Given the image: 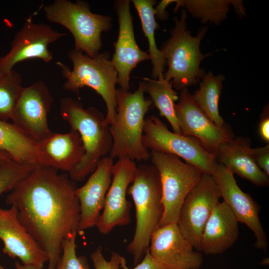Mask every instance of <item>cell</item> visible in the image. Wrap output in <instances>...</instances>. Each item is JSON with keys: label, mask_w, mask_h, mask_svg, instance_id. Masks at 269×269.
Instances as JSON below:
<instances>
[{"label": "cell", "mask_w": 269, "mask_h": 269, "mask_svg": "<svg viewBox=\"0 0 269 269\" xmlns=\"http://www.w3.org/2000/svg\"><path fill=\"white\" fill-rule=\"evenodd\" d=\"M76 189L68 175L38 165L6 197V203L16 208L19 221L47 254V269H56L63 240L78 231Z\"/></svg>", "instance_id": "obj_1"}, {"label": "cell", "mask_w": 269, "mask_h": 269, "mask_svg": "<svg viewBox=\"0 0 269 269\" xmlns=\"http://www.w3.org/2000/svg\"><path fill=\"white\" fill-rule=\"evenodd\" d=\"M145 83L141 81L134 92L116 89V113L110 125L112 146L109 157L112 159L128 158L132 160L147 161L150 153L142 142L145 116L152 106L146 99Z\"/></svg>", "instance_id": "obj_2"}, {"label": "cell", "mask_w": 269, "mask_h": 269, "mask_svg": "<svg viewBox=\"0 0 269 269\" xmlns=\"http://www.w3.org/2000/svg\"><path fill=\"white\" fill-rule=\"evenodd\" d=\"M60 112L71 128L78 132L83 144V158L68 172L72 180L81 181L94 172L102 158L110 153L113 143L110 126L97 109L84 108L79 101L70 97L61 99Z\"/></svg>", "instance_id": "obj_3"}, {"label": "cell", "mask_w": 269, "mask_h": 269, "mask_svg": "<svg viewBox=\"0 0 269 269\" xmlns=\"http://www.w3.org/2000/svg\"><path fill=\"white\" fill-rule=\"evenodd\" d=\"M127 194L131 196L135 205L136 223L134 237L126 249L133 256L135 266L148 249L151 235L159 227L163 213L161 184L154 165L137 166Z\"/></svg>", "instance_id": "obj_4"}, {"label": "cell", "mask_w": 269, "mask_h": 269, "mask_svg": "<svg viewBox=\"0 0 269 269\" xmlns=\"http://www.w3.org/2000/svg\"><path fill=\"white\" fill-rule=\"evenodd\" d=\"M186 20V11L183 9L180 17L174 18L171 36L160 49L168 66L164 78L171 83L174 89L180 91L200 82L205 74L200 64L207 56L201 52L200 44L207 27L200 28L193 36L187 29Z\"/></svg>", "instance_id": "obj_5"}, {"label": "cell", "mask_w": 269, "mask_h": 269, "mask_svg": "<svg viewBox=\"0 0 269 269\" xmlns=\"http://www.w3.org/2000/svg\"><path fill=\"white\" fill-rule=\"evenodd\" d=\"M73 67L58 62L66 79L63 87L66 91L78 94L85 87L92 88L100 95L106 107V122L110 126L116 113L117 73L107 52L99 53L91 57L74 48L68 54Z\"/></svg>", "instance_id": "obj_6"}, {"label": "cell", "mask_w": 269, "mask_h": 269, "mask_svg": "<svg viewBox=\"0 0 269 269\" xmlns=\"http://www.w3.org/2000/svg\"><path fill=\"white\" fill-rule=\"evenodd\" d=\"M47 20L67 28L74 40V49L93 57L100 53L101 34L112 27L111 17L93 13L87 2L55 0L44 5Z\"/></svg>", "instance_id": "obj_7"}, {"label": "cell", "mask_w": 269, "mask_h": 269, "mask_svg": "<svg viewBox=\"0 0 269 269\" xmlns=\"http://www.w3.org/2000/svg\"><path fill=\"white\" fill-rule=\"evenodd\" d=\"M150 159L159 173L162 187L163 213L159 227L177 223L186 197L203 172L171 154L151 151Z\"/></svg>", "instance_id": "obj_8"}, {"label": "cell", "mask_w": 269, "mask_h": 269, "mask_svg": "<svg viewBox=\"0 0 269 269\" xmlns=\"http://www.w3.org/2000/svg\"><path fill=\"white\" fill-rule=\"evenodd\" d=\"M142 142L148 150L175 155L203 173L210 174L216 162L215 155L208 152L197 139L170 131L154 115L145 119Z\"/></svg>", "instance_id": "obj_9"}, {"label": "cell", "mask_w": 269, "mask_h": 269, "mask_svg": "<svg viewBox=\"0 0 269 269\" xmlns=\"http://www.w3.org/2000/svg\"><path fill=\"white\" fill-rule=\"evenodd\" d=\"M220 198L212 176L203 173L180 208L178 226L183 236L199 252L204 228Z\"/></svg>", "instance_id": "obj_10"}, {"label": "cell", "mask_w": 269, "mask_h": 269, "mask_svg": "<svg viewBox=\"0 0 269 269\" xmlns=\"http://www.w3.org/2000/svg\"><path fill=\"white\" fill-rule=\"evenodd\" d=\"M210 175L221 197L232 212L238 223L244 224L253 233L254 247L266 252L268 247L266 234L259 218L260 207L252 197L238 185L234 174L217 161Z\"/></svg>", "instance_id": "obj_11"}, {"label": "cell", "mask_w": 269, "mask_h": 269, "mask_svg": "<svg viewBox=\"0 0 269 269\" xmlns=\"http://www.w3.org/2000/svg\"><path fill=\"white\" fill-rule=\"evenodd\" d=\"M53 97L43 81L24 87L14 109L12 123L29 138L37 143L52 131L48 115Z\"/></svg>", "instance_id": "obj_12"}, {"label": "cell", "mask_w": 269, "mask_h": 269, "mask_svg": "<svg viewBox=\"0 0 269 269\" xmlns=\"http://www.w3.org/2000/svg\"><path fill=\"white\" fill-rule=\"evenodd\" d=\"M67 35L48 24L35 23L29 16L15 33L9 52L0 57V70L11 71L17 63L30 59L49 62L53 54L48 48L49 45Z\"/></svg>", "instance_id": "obj_13"}, {"label": "cell", "mask_w": 269, "mask_h": 269, "mask_svg": "<svg viewBox=\"0 0 269 269\" xmlns=\"http://www.w3.org/2000/svg\"><path fill=\"white\" fill-rule=\"evenodd\" d=\"M137 167L128 158H119L114 164L103 211L95 226L100 233L108 234L115 227L126 226L131 221V203L127 199V189L134 179Z\"/></svg>", "instance_id": "obj_14"}, {"label": "cell", "mask_w": 269, "mask_h": 269, "mask_svg": "<svg viewBox=\"0 0 269 269\" xmlns=\"http://www.w3.org/2000/svg\"><path fill=\"white\" fill-rule=\"evenodd\" d=\"M175 109L182 134L197 139L209 152L215 155L219 146L232 140L234 134L226 125L215 124L199 108L188 89L181 91Z\"/></svg>", "instance_id": "obj_15"}, {"label": "cell", "mask_w": 269, "mask_h": 269, "mask_svg": "<svg viewBox=\"0 0 269 269\" xmlns=\"http://www.w3.org/2000/svg\"><path fill=\"white\" fill-rule=\"evenodd\" d=\"M148 250L167 269H200L202 253L183 236L177 223L159 227L152 234Z\"/></svg>", "instance_id": "obj_16"}, {"label": "cell", "mask_w": 269, "mask_h": 269, "mask_svg": "<svg viewBox=\"0 0 269 269\" xmlns=\"http://www.w3.org/2000/svg\"><path fill=\"white\" fill-rule=\"evenodd\" d=\"M130 3L129 0H119L115 2L119 31L111 59L117 73V84L121 89L126 91L129 90L132 71L140 62L150 60L148 53L142 50L136 41Z\"/></svg>", "instance_id": "obj_17"}, {"label": "cell", "mask_w": 269, "mask_h": 269, "mask_svg": "<svg viewBox=\"0 0 269 269\" xmlns=\"http://www.w3.org/2000/svg\"><path fill=\"white\" fill-rule=\"evenodd\" d=\"M0 239L4 244L3 252L18 258L23 265L43 267L48 262L46 252L19 221L14 206L7 209L0 207Z\"/></svg>", "instance_id": "obj_18"}, {"label": "cell", "mask_w": 269, "mask_h": 269, "mask_svg": "<svg viewBox=\"0 0 269 269\" xmlns=\"http://www.w3.org/2000/svg\"><path fill=\"white\" fill-rule=\"evenodd\" d=\"M113 165L109 156L102 158L86 182L77 188L75 194L80 209L78 232L96 226L111 182Z\"/></svg>", "instance_id": "obj_19"}, {"label": "cell", "mask_w": 269, "mask_h": 269, "mask_svg": "<svg viewBox=\"0 0 269 269\" xmlns=\"http://www.w3.org/2000/svg\"><path fill=\"white\" fill-rule=\"evenodd\" d=\"M35 153L38 165L69 172L82 160L85 149L78 132L70 128L64 134L52 132L36 143Z\"/></svg>", "instance_id": "obj_20"}, {"label": "cell", "mask_w": 269, "mask_h": 269, "mask_svg": "<svg viewBox=\"0 0 269 269\" xmlns=\"http://www.w3.org/2000/svg\"><path fill=\"white\" fill-rule=\"evenodd\" d=\"M216 161L233 174H236L258 187L269 185V178L255 162L251 141L247 137H237L221 144L215 154Z\"/></svg>", "instance_id": "obj_21"}, {"label": "cell", "mask_w": 269, "mask_h": 269, "mask_svg": "<svg viewBox=\"0 0 269 269\" xmlns=\"http://www.w3.org/2000/svg\"><path fill=\"white\" fill-rule=\"evenodd\" d=\"M239 234L238 222L225 202L219 201L204 228L200 252L207 255L222 254L233 246Z\"/></svg>", "instance_id": "obj_22"}, {"label": "cell", "mask_w": 269, "mask_h": 269, "mask_svg": "<svg viewBox=\"0 0 269 269\" xmlns=\"http://www.w3.org/2000/svg\"><path fill=\"white\" fill-rule=\"evenodd\" d=\"M139 16L142 29L148 43V54L152 65V76L154 79L163 78L165 61L160 49L157 46L155 31L159 25L156 21L154 8L157 2L154 0H132Z\"/></svg>", "instance_id": "obj_23"}, {"label": "cell", "mask_w": 269, "mask_h": 269, "mask_svg": "<svg viewBox=\"0 0 269 269\" xmlns=\"http://www.w3.org/2000/svg\"><path fill=\"white\" fill-rule=\"evenodd\" d=\"M36 143L12 123L0 120V150L8 153L13 160L38 165L35 153Z\"/></svg>", "instance_id": "obj_24"}, {"label": "cell", "mask_w": 269, "mask_h": 269, "mask_svg": "<svg viewBox=\"0 0 269 269\" xmlns=\"http://www.w3.org/2000/svg\"><path fill=\"white\" fill-rule=\"evenodd\" d=\"M142 79L145 83V92L149 95L152 103L158 109L159 115L168 120L173 132L182 134L175 109V102L179 96L171 83L164 78L160 79L143 78Z\"/></svg>", "instance_id": "obj_25"}, {"label": "cell", "mask_w": 269, "mask_h": 269, "mask_svg": "<svg viewBox=\"0 0 269 269\" xmlns=\"http://www.w3.org/2000/svg\"><path fill=\"white\" fill-rule=\"evenodd\" d=\"M224 80L223 74L214 75L208 72L199 82L198 90L192 94L199 108L215 124L221 128L226 125L219 111V102Z\"/></svg>", "instance_id": "obj_26"}, {"label": "cell", "mask_w": 269, "mask_h": 269, "mask_svg": "<svg viewBox=\"0 0 269 269\" xmlns=\"http://www.w3.org/2000/svg\"><path fill=\"white\" fill-rule=\"evenodd\" d=\"M233 0H176L174 9L177 12L183 7L193 17L202 23L219 25L227 17Z\"/></svg>", "instance_id": "obj_27"}, {"label": "cell", "mask_w": 269, "mask_h": 269, "mask_svg": "<svg viewBox=\"0 0 269 269\" xmlns=\"http://www.w3.org/2000/svg\"><path fill=\"white\" fill-rule=\"evenodd\" d=\"M24 87L21 75L13 69L0 70V120L8 122Z\"/></svg>", "instance_id": "obj_28"}, {"label": "cell", "mask_w": 269, "mask_h": 269, "mask_svg": "<svg viewBox=\"0 0 269 269\" xmlns=\"http://www.w3.org/2000/svg\"><path fill=\"white\" fill-rule=\"evenodd\" d=\"M36 166L11 160L0 167V196L11 191L23 180Z\"/></svg>", "instance_id": "obj_29"}, {"label": "cell", "mask_w": 269, "mask_h": 269, "mask_svg": "<svg viewBox=\"0 0 269 269\" xmlns=\"http://www.w3.org/2000/svg\"><path fill=\"white\" fill-rule=\"evenodd\" d=\"M78 231L73 232L63 240L60 259L55 269H90L87 258L76 254V238Z\"/></svg>", "instance_id": "obj_30"}, {"label": "cell", "mask_w": 269, "mask_h": 269, "mask_svg": "<svg viewBox=\"0 0 269 269\" xmlns=\"http://www.w3.org/2000/svg\"><path fill=\"white\" fill-rule=\"evenodd\" d=\"M121 256L112 252L109 261L105 258L101 248L98 247L91 254V259L95 269H120Z\"/></svg>", "instance_id": "obj_31"}, {"label": "cell", "mask_w": 269, "mask_h": 269, "mask_svg": "<svg viewBox=\"0 0 269 269\" xmlns=\"http://www.w3.org/2000/svg\"><path fill=\"white\" fill-rule=\"evenodd\" d=\"M120 268L123 269H167L151 256L148 249L141 262L132 269L128 267L125 258L121 256Z\"/></svg>", "instance_id": "obj_32"}, {"label": "cell", "mask_w": 269, "mask_h": 269, "mask_svg": "<svg viewBox=\"0 0 269 269\" xmlns=\"http://www.w3.org/2000/svg\"><path fill=\"white\" fill-rule=\"evenodd\" d=\"M252 154L259 167L269 176V144L264 147L252 148Z\"/></svg>", "instance_id": "obj_33"}, {"label": "cell", "mask_w": 269, "mask_h": 269, "mask_svg": "<svg viewBox=\"0 0 269 269\" xmlns=\"http://www.w3.org/2000/svg\"><path fill=\"white\" fill-rule=\"evenodd\" d=\"M259 133L260 137L266 142H269V117L268 106L262 115L259 124Z\"/></svg>", "instance_id": "obj_34"}, {"label": "cell", "mask_w": 269, "mask_h": 269, "mask_svg": "<svg viewBox=\"0 0 269 269\" xmlns=\"http://www.w3.org/2000/svg\"><path fill=\"white\" fill-rule=\"evenodd\" d=\"M176 0H162L154 8L155 18L160 20H166L168 18V12L166 11L167 7Z\"/></svg>", "instance_id": "obj_35"}, {"label": "cell", "mask_w": 269, "mask_h": 269, "mask_svg": "<svg viewBox=\"0 0 269 269\" xmlns=\"http://www.w3.org/2000/svg\"><path fill=\"white\" fill-rule=\"evenodd\" d=\"M232 6L239 16L242 17L246 15V10L242 0H233Z\"/></svg>", "instance_id": "obj_36"}, {"label": "cell", "mask_w": 269, "mask_h": 269, "mask_svg": "<svg viewBox=\"0 0 269 269\" xmlns=\"http://www.w3.org/2000/svg\"><path fill=\"white\" fill-rule=\"evenodd\" d=\"M11 160L13 159L8 153L0 150V167Z\"/></svg>", "instance_id": "obj_37"}, {"label": "cell", "mask_w": 269, "mask_h": 269, "mask_svg": "<svg viewBox=\"0 0 269 269\" xmlns=\"http://www.w3.org/2000/svg\"><path fill=\"white\" fill-rule=\"evenodd\" d=\"M15 267L16 269H42L43 268L40 266L23 265L19 261L15 262Z\"/></svg>", "instance_id": "obj_38"}, {"label": "cell", "mask_w": 269, "mask_h": 269, "mask_svg": "<svg viewBox=\"0 0 269 269\" xmlns=\"http://www.w3.org/2000/svg\"><path fill=\"white\" fill-rule=\"evenodd\" d=\"M0 269H4V268L2 266V265L0 264Z\"/></svg>", "instance_id": "obj_39"}]
</instances>
